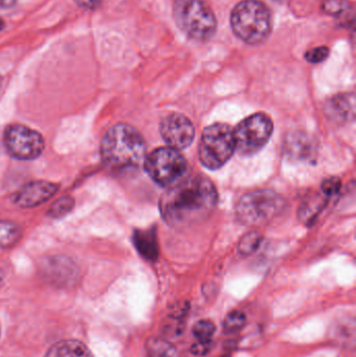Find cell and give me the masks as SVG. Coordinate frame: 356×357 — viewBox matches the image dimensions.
<instances>
[{
    "instance_id": "6da1fadb",
    "label": "cell",
    "mask_w": 356,
    "mask_h": 357,
    "mask_svg": "<svg viewBox=\"0 0 356 357\" xmlns=\"http://www.w3.org/2000/svg\"><path fill=\"white\" fill-rule=\"evenodd\" d=\"M217 197V188L208 178L186 176L161 197V215L169 226H192L212 213Z\"/></svg>"
},
{
    "instance_id": "7a4b0ae2",
    "label": "cell",
    "mask_w": 356,
    "mask_h": 357,
    "mask_svg": "<svg viewBox=\"0 0 356 357\" xmlns=\"http://www.w3.org/2000/svg\"><path fill=\"white\" fill-rule=\"evenodd\" d=\"M146 142L141 134L125 123L110 128L100 144L102 162L111 171L137 169L146 159Z\"/></svg>"
},
{
    "instance_id": "3957f363",
    "label": "cell",
    "mask_w": 356,
    "mask_h": 357,
    "mask_svg": "<svg viewBox=\"0 0 356 357\" xmlns=\"http://www.w3.org/2000/svg\"><path fill=\"white\" fill-rule=\"evenodd\" d=\"M230 23L238 39L256 45L265 42L271 33V12L259 0H242L232 10Z\"/></svg>"
},
{
    "instance_id": "277c9868",
    "label": "cell",
    "mask_w": 356,
    "mask_h": 357,
    "mask_svg": "<svg viewBox=\"0 0 356 357\" xmlns=\"http://www.w3.org/2000/svg\"><path fill=\"white\" fill-rule=\"evenodd\" d=\"M173 14L179 29L194 41H208L217 31V17L205 0H175Z\"/></svg>"
},
{
    "instance_id": "5b68a950",
    "label": "cell",
    "mask_w": 356,
    "mask_h": 357,
    "mask_svg": "<svg viewBox=\"0 0 356 357\" xmlns=\"http://www.w3.org/2000/svg\"><path fill=\"white\" fill-rule=\"evenodd\" d=\"M286 202L275 191L261 189L247 193L236 206V214L242 224L249 227L261 226L281 214Z\"/></svg>"
},
{
    "instance_id": "8992f818",
    "label": "cell",
    "mask_w": 356,
    "mask_h": 357,
    "mask_svg": "<svg viewBox=\"0 0 356 357\" xmlns=\"http://www.w3.org/2000/svg\"><path fill=\"white\" fill-rule=\"evenodd\" d=\"M235 152L233 130L226 123H213L203 132L199 157L206 169L217 171L226 165Z\"/></svg>"
},
{
    "instance_id": "52a82bcc",
    "label": "cell",
    "mask_w": 356,
    "mask_h": 357,
    "mask_svg": "<svg viewBox=\"0 0 356 357\" xmlns=\"http://www.w3.org/2000/svg\"><path fill=\"white\" fill-rule=\"evenodd\" d=\"M187 162L179 151L161 148L153 151L144 159V169L154 182L171 187L187 176Z\"/></svg>"
},
{
    "instance_id": "ba28073f",
    "label": "cell",
    "mask_w": 356,
    "mask_h": 357,
    "mask_svg": "<svg viewBox=\"0 0 356 357\" xmlns=\"http://www.w3.org/2000/svg\"><path fill=\"white\" fill-rule=\"evenodd\" d=\"M273 133V123L268 115L257 113L244 119L233 130L235 151L244 156L256 154L265 148Z\"/></svg>"
},
{
    "instance_id": "9c48e42d",
    "label": "cell",
    "mask_w": 356,
    "mask_h": 357,
    "mask_svg": "<svg viewBox=\"0 0 356 357\" xmlns=\"http://www.w3.org/2000/svg\"><path fill=\"white\" fill-rule=\"evenodd\" d=\"M3 142L8 154L22 161L39 158L45 148L41 134L20 123H14L6 128Z\"/></svg>"
},
{
    "instance_id": "30bf717a",
    "label": "cell",
    "mask_w": 356,
    "mask_h": 357,
    "mask_svg": "<svg viewBox=\"0 0 356 357\" xmlns=\"http://www.w3.org/2000/svg\"><path fill=\"white\" fill-rule=\"evenodd\" d=\"M160 133L169 148L180 151L189 146L194 139L192 121L179 113L167 115L160 123Z\"/></svg>"
},
{
    "instance_id": "8fae6325",
    "label": "cell",
    "mask_w": 356,
    "mask_h": 357,
    "mask_svg": "<svg viewBox=\"0 0 356 357\" xmlns=\"http://www.w3.org/2000/svg\"><path fill=\"white\" fill-rule=\"evenodd\" d=\"M41 271L46 280L58 287H68L75 284L79 275L77 264L70 258L63 255L52 256L44 260Z\"/></svg>"
},
{
    "instance_id": "7c38bea8",
    "label": "cell",
    "mask_w": 356,
    "mask_h": 357,
    "mask_svg": "<svg viewBox=\"0 0 356 357\" xmlns=\"http://www.w3.org/2000/svg\"><path fill=\"white\" fill-rule=\"evenodd\" d=\"M59 190V185L48 181H33L19 189L13 197L15 205L33 208L52 199Z\"/></svg>"
},
{
    "instance_id": "4fadbf2b",
    "label": "cell",
    "mask_w": 356,
    "mask_h": 357,
    "mask_svg": "<svg viewBox=\"0 0 356 357\" xmlns=\"http://www.w3.org/2000/svg\"><path fill=\"white\" fill-rule=\"evenodd\" d=\"M355 96L341 94L330 100L326 105L325 113L330 121L336 123H347L355 117Z\"/></svg>"
},
{
    "instance_id": "5bb4252c",
    "label": "cell",
    "mask_w": 356,
    "mask_h": 357,
    "mask_svg": "<svg viewBox=\"0 0 356 357\" xmlns=\"http://www.w3.org/2000/svg\"><path fill=\"white\" fill-rule=\"evenodd\" d=\"M286 152L295 160L307 161L315 155V144L307 134L295 132L286 138Z\"/></svg>"
},
{
    "instance_id": "9a60e30c",
    "label": "cell",
    "mask_w": 356,
    "mask_h": 357,
    "mask_svg": "<svg viewBox=\"0 0 356 357\" xmlns=\"http://www.w3.org/2000/svg\"><path fill=\"white\" fill-rule=\"evenodd\" d=\"M133 243L138 253L148 260L156 261L159 256L158 241L156 230L154 228L148 230H136L133 235Z\"/></svg>"
},
{
    "instance_id": "2e32d148",
    "label": "cell",
    "mask_w": 356,
    "mask_h": 357,
    "mask_svg": "<svg viewBox=\"0 0 356 357\" xmlns=\"http://www.w3.org/2000/svg\"><path fill=\"white\" fill-rule=\"evenodd\" d=\"M45 357H93L89 348L79 341L67 340L52 346Z\"/></svg>"
},
{
    "instance_id": "e0dca14e",
    "label": "cell",
    "mask_w": 356,
    "mask_h": 357,
    "mask_svg": "<svg viewBox=\"0 0 356 357\" xmlns=\"http://www.w3.org/2000/svg\"><path fill=\"white\" fill-rule=\"evenodd\" d=\"M326 205H327V197L323 193L311 195L301 205L299 209V218L305 222V224L313 222L321 214Z\"/></svg>"
},
{
    "instance_id": "ac0fdd59",
    "label": "cell",
    "mask_w": 356,
    "mask_h": 357,
    "mask_svg": "<svg viewBox=\"0 0 356 357\" xmlns=\"http://www.w3.org/2000/svg\"><path fill=\"white\" fill-rule=\"evenodd\" d=\"M21 235L20 227L16 222L0 220V248L10 249L14 247L20 241Z\"/></svg>"
},
{
    "instance_id": "d6986e66",
    "label": "cell",
    "mask_w": 356,
    "mask_h": 357,
    "mask_svg": "<svg viewBox=\"0 0 356 357\" xmlns=\"http://www.w3.org/2000/svg\"><path fill=\"white\" fill-rule=\"evenodd\" d=\"M75 199L70 195H64L56 199L47 211V215L49 218L58 220V218H64L67 214L70 213L75 208Z\"/></svg>"
},
{
    "instance_id": "ffe728a7",
    "label": "cell",
    "mask_w": 356,
    "mask_h": 357,
    "mask_svg": "<svg viewBox=\"0 0 356 357\" xmlns=\"http://www.w3.org/2000/svg\"><path fill=\"white\" fill-rule=\"evenodd\" d=\"M146 348L150 357H176V349L173 346L158 337L150 340Z\"/></svg>"
},
{
    "instance_id": "44dd1931",
    "label": "cell",
    "mask_w": 356,
    "mask_h": 357,
    "mask_svg": "<svg viewBox=\"0 0 356 357\" xmlns=\"http://www.w3.org/2000/svg\"><path fill=\"white\" fill-rule=\"evenodd\" d=\"M215 333V325L209 320H201L194 324L192 333L196 342L201 343H212V337Z\"/></svg>"
},
{
    "instance_id": "7402d4cb",
    "label": "cell",
    "mask_w": 356,
    "mask_h": 357,
    "mask_svg": "<svg viewBox=\"0 0 356 357\" xmlns=\"http://www.w3.org/2000/svg\"><path fill=\"white\" fill-rule=\"evenodd\" d=\"M247 324V317L240 310L229 312L224 320L223 327L225 333H233L242 331Z\"/></svg>"
},
{
    "instance_id": "603a6c76",
    "label": "cell",
    "mask_w": 356,
    "mask_h": 357,
    "mask_svg": "<svg viewBox=\"0 0 356 357\" xmlns=\"http://www.w3.org/2000/svg\"><path fill=\"white\" fill-rule=\"evenodd\" d=\"M322 10L330 16L341 17L350 10V2L348 0H325L322 4Z\"/></svg>"
},
{
    "instance_id": "cb8c5ba5",
    "label": "cell",
    "mask_w": 356,
    "mask_h": 357,
    "mask_svg": "<svg viewBox=\"0 0 356 357\" xmlns=\"http://www.w3.org/2000/svg\"><path fill=\"white\" fill-rule=\"evenodd\" d=\"M261 236L258 233H249L240 241L238 250H240V253L249 255V254L253 253L258 248V245H261Z\"/></svg>"
},
{
    "instance_id": "d4e9b609",
    "label": "cell",
    "mask_w": 356,
    "mask_h": 357,
    "mask_svg": "<svg viewBox=\"0 0 356 357\" xmlns=\"http://www.w3.org/2000/svg\"><path fill=\"white\" fill-rule=\"evenodd\" d=\"M330 48L326 46H319V47L313 48L305 54V59L311 64H319L323 62L330 56Z\"/></svg>"
},
{
    "instance_id": "484cf974",
    "label": "cell",
    "mask_w": 356,
    "mask_h": 357,
    "mask_svg": "<svg viewBox=\"0 0 356 357\" xmlns=\"http://www.w3.org/2000/svg\"><path fill=\"white\" fill-rule=\"evenodd\" d=\"M340 188L341 180L339 178H326V180L322 183V193L325 195L327 197H334V195H336V193L340 191Z\"/></svg>"
},
{
    "instance_id": "4316f807",
    "label": "cell",
    "mask_w": 356,
    "mask_h": 357,
    "mask_svg": "<svg viewBox=\"0 0 356 357\" xmlns=\"http://www.w3.org/2000/svg\"><path fill=\"white\" fill-rule=\"evenodd\" d=\"M75 3L84 10H93L102 6V0H75Z\"/></svg>"
},
{
    "instance_id": "83f0119b",
    "label": "cell",
    "mask_w": 356,
    "mask_h": 357,
    "mask_svg": "<svg viewBox=\"0 0 356 357\" xmlns=\"http://www.w3.org/2000/svg\"><path fill=\"white\" fill-rule=\"evenodd\" d=\"M211 345L212 343H201V342H196L192 345V352L194 356H205L208 354L209 350L211 349Z\"/></svg>"
},
{
    "instance_id": "f1b7e54d",
    "label": "cell",
    "mask_w": 356,
    "mask_h": 357,
    "mask_svg": "<svg viewBox=\"0 0 356 357\" xmlns=\"http://www.w3.org/2000/svg\"><path fill=\"white\" fill-rule=\"evenodd\" d=\"M17 0H0V8H12L16 4Z\"/></svg>"
},
{
    "instance_id": "f546056e",
    "label": "cell",
    "mask_w": 356,
    "mask_h": 357,
    "mask_svg": "<svg viewBox=\"0 0 356 357\" xmlns=\"http://www.w3.org/2000/svg\"><path fill=\"white\" fill-rule=\"evenodd\" d=\"M4 272L1 268H0V287H1L2 282H3Z\"/></svg>"
},
{
    "instance_id": "4dcf8cb0",
    "label": "cell",
    "mask_w": 356,
    "mask_h": 357,
    "mask_svg": "<svg viewBox=\"0 0 356 357\" xmlns=\"http://www.w3.org/2000/svg\"><path fill=\"white\" fill-rule=\"evenodd\" d=\"M4 27V22L2 19H0V31H1L2 29Z\"/></svg>"
},
{
    "instance_id": "1f68e13d",
    "label": "cell",
    "mask_w": 356,
    "mask_h": 357,
    "mask_svg": "<svg viewBox=\"0 0 356 357\" xmlns=\"http://www.w3.org/2000/svg\"><path fill=\"white\" fill-rule=\"evenodd\" d=\"M0 84H1V77H0Z\"/></svg>"
}]
</instances>
